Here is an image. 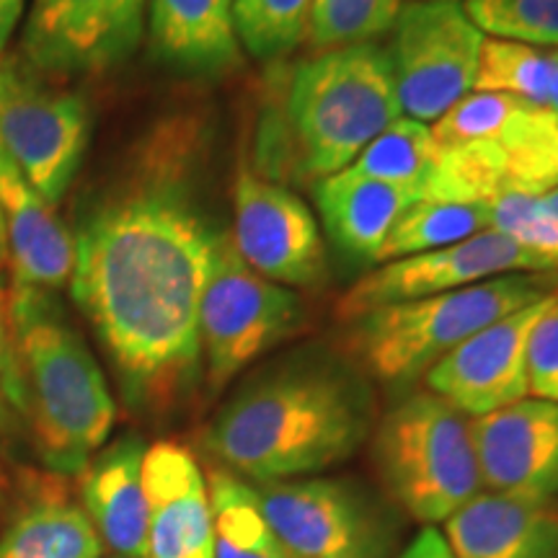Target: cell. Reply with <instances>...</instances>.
Masks as SVG:
<instances>
[{"instance_id": "cell-26", "label": "cell", "mask_w": 558, "mask_h": 558, "mask_svg": "<svg viewBox=\"0 0 558 558\" xmlns=\"http://www.w3.org/2000/svg\"><path fill=\"white\" fill-rule=\"evenodd\" d=\"M550 86H554V52L522 41L484 39L473 90H492L535 107H548Z\"/></svg>"}, {"instance_id": "cell-12", "label": "cell", "mask_w": 558, "mask_h": 558, "mask_svg": "<svg viewBox=\"0 0 558 558\" xmlns=\"http://www.w3.org/2000/svg\"><path fill=\"white\" fill-rule=\"evenodd\" d=\"M148 0H32L21 52L37 73H101L140 45Z\"/></svg>"}, {"instance_id": "cell-38", "label": "cell", "mask_w": 558, "mask_h": 558, "mask_svg": "<svg viewBox=\"0 0 558 558\" xmlns=\"http://www.w3.org/2000/svg\"><path fill=\"white\" fill-rule=\"evenodd\" d=\"M548 107L558 111V50H554V86H550Z\"/></svg>"}, {"instance_id": "cell-28", "label": "cell", "mask_w": 558, "mask_h": 558, "mask_svg": "<svg viewBox=\"0 0 558 558\" xmlns=\"http://www.w3.org/2000/svg\"><path fill=\"white\" fill-rule=\"evenodd\" d=\"M437 153L439 145L432 137L429 124L401 117L383 130L349 169L422 192Z\"/></svg>"}, {"instance_id": "cell-8", "label": "cell", "mask_w": 558, "mask_h": 558, "mask_svg": "<svg viewBox=\"0 0 558 558\" xmlns=\"http://www.w3.org/2000/svg\"><path fill=\"white\" fill-rule=\"evenodd\" d=\"M303 305L290 288L254 271L218 233L213 267L199 303V347L209 393H220L279 341L300 329Z\"/></svg>"}, {"instance_id": "cell-13", "label": "cell", "mask_w": 558, "mask_h": 558, "mask_svg": "<svg viewBox=\"0 0 558 558\" xmlns=\"http://www.w3.org/2000/svg\"><path fill=\"white\" fill-rule=\"evenodd\" d=\"M233 213L230 241L251 269L282 288L326 282V248L303 199L243 166L233 186Z\"/></svg>"}, {"instance_id": "cell-14", "label": "cell", "mask_w": 558, "mask_h": 558, "mask_svg": "<svg viewBox=\"0 0 558 558\" xmlns=\"http://www.w3.org/2000/svg\"><path fill=\"white\" fill-rule=\"evenodd\" d=\"M550 298L554 292L499 318L452 349L424 375L429 393L448 401L469 418L527 399V339Z\"/></svg>"}, {"instance_id": "cell-29", "label": "cell", "mask_w": 558, "mask_h": 558, "mask_svg": "<svg viewBox=\"0 0 558 558\" xmlns=\"http://www.w3.org/2000/svg\"><path fill=\"white\" fill-rule=\"evenodd\" d=\"M401 9V0H313L305 45L316 54L369 45L393 29Z\"/></svg>"}, {"instance_id": "cell-18", "label": "cell", "mask_w": 558, "mask_h": 558, "mask_svg": "<svg viewBox=\"0 0 558 558\" xmlns=\"http://www.w3.org/2000/svg\"><path fill=\"white\" fill-rule=\"evenodd\" d=\"M442 525L456 558H558V501L486 492Z\"/></svg>"}, {"instance_id": "cell-25", "label": "cell", "mask_w": 558, "mask_h": 558, "mask_svg": "<svg viewBox=\"0 0 558 558\" xmlns=\"http://www.w3.org/2000/svg\"><path fill=\"white\" fill-rule=\"evenodd\" d=\"M492 226V213L484 202L418 199L390 228L375 262H393L403 256L452 246Z\"/></svg>"}, {"instance_id": "cell-27", "label": "cell", "mask_w": 558, "mask_h": 558, "mask_svg": "<svg viewBox=\"0 0 558 558\" xmlns=\"http://www.w3.org/2000/svg\"><path fill=\"white\" fill-rule=\"evenodd\" d=\"M507 192L505 158L497 140L439 148L435 166L424 181L422 199L484 202L488 205L497 194Z\"/></svg>"}, {"instance_id": "cell-19", "label": "cell", "mask_w": 558, "mask_h": 558, "mask_svg": "<svg viewBox=\"0 0 558 558\" xmlns=\"http://www.w3.org/2000/svg\"><path fill=\"white\" fill-rule=\"evenodd\" d=\"M145 439L122 435L83 469V509L101 543L124 558H148V497L143 460Z\"/></svg>"}, {"instance_id": "cell-6", "label": "cell", "mask_w": 558, "mask_h": 558, "mask_svg": "<svg viewBox=\"0 0 558 558\" xmlns=\"http://www.w3.org/2000/svg\"><path fill=\"white\" fill-rule=\"evenodd\" d=\"M373 463L388 499L424 527L484 488L471 418L429 390L411 393L375 424Z\"/></svg>"}, {"instance_id": "cell-4", "label": "cell", "mask_w": 558, "mask_h": 558, "mask_svg": "<svg viewBox=\"0 0 558 558\" xmlns=\"http://www.w3.org/2000/svg\"><path fill=\"white\" fill-rule=\"evenodd\" d=\"M556 288L546 275H505L442 295L383 305L349 320V344L375 380L403 388L424 378L473 333L538 303Z\"/></svg>"}, {"instance_id": "cell-24", "label": "cell", "mask_w": 558, "mask_h": 558, "mask_svg": "<svg viewBox=\"0 0 558 558\" xmlns=\"http://www.w3.org/2000/svg\"><path fill=\"white\" fill-rule=\"evenodd\" d=\"M215 558H290L264 520L254 486L215 469L207 478Z\"/></svg>"}, {"instance_id": "cell-23", "label": "cell", "mask_w": 558, "mask_h": 558, "mask_svg": "<svg viewBox=\"0 0 558 558\" xmlns=\"http://www.w3.org/2000/svg\"><path fill=\"white\" fill-rule=\"evenodd\" d=\"M507 190L543 197L558 186V111L522 104L497 135Z\"/></svg>"}, {"instance_id": "cell-21", "label": "cell", "mask_w": 558, "mask_h": 558, "mask_svg": "<svg viewBox=\"0 0 558 558\" xmlns=\"http://www.w3.org/2000/svg\"><path fill=\"white\" fill-rule=\"evenodd\" d=\"M418 199V190L365 177L354 169L320 179L316 186V205L331 239L347 254L373 262L396 220Z\"/></svg>"}, {"instance_id": "cell-32", "label": "cell", "mask_w": 558, "mask_h": 558, "mask_svg": "<svg viewBox=\"0 0 558 558\" xmlns=\"http://www.w3.org/2000/svg\"><path fill=\"white\" fill-rule=\"evenodd\" d=\"M522 104L525 101L505 94L471 90L469 96L452 104L437 122L429 124L432 137L439 148H456V145L478 143V140H497Z\"/></svg>"}, {"instance_id": "cell-1", "label": "cell", "mask_w": 558, "mask_h": 558, "mask_svg": "<svg viewBox=\"0 0 558 558\" xmlns=\"http://www.w3.org/2000/svg\"><path fill=\"white\" fill-rule=\"evenodd\" d=\"M192 132L166 124L83 209L70 292L132 409L158 414L202 369L199 303L218 230L192 190Z\"/></svg>"}, {"instance_id": "cell-36", "label": "cell", "mask_w": 558, "mask_h": 558, "mask_svg": "<svg viewBox=\"0 0 558 558\" xmlns=\"http://www.w3.org/2000/svg\"><path fill=\"white\" fill-rule=\"evenodd\" d=\"M396 558H456L437 527H424Z\"/></svg>"}, {"instance_id": "cell-11", "label": "cell", "mask_w": 558, "mask_h": 558, "mask_svg": "<svg viewBox=\"0 0 558 558\" xmlns=\"http://www.w3.org/2000/svg\"><path fill=\"white\" fill-rule=\"evenodd\" d=\"M554 269L548 259L520 246L499 230L486 228L484 233L452 243V246L386 262L357 279L341 295L337 316L349 324L383 305L442 295V292L471 288L494 277L546 275Z\"/></svg>"}, {"instance_id": "cell-41", "label": "cell", "mask_w": 558, "mask_h": 558, "mask_svg": "<svg viewBox=\"0 0 558 558\" xmlns=\"http://www.w3.org/2000/svg\"><path fill=\"white\" fill-rule=\"evenodd\" d=\"M117 558H124V556H117Z\"/></svg>"}, {"instance_id": "cell-10", "label": "cell", "mask_w": 558, "mask_h": 558, "mask_svg": "<svg viewBox=\"0 0 558 558\" xmlns=\"http://www.w3.org/2000/svg\"><path fill=\"white\" fill-rule=\"evenodd\" d=\"M390 68L403 114L437 122L473 90L486 34L456 0H414L393 24Z\"/></svg>"}, {"instance_id": "cell-40", "label": "cell", "mask_w": 558, "mask_h": 558, "mask_svg": "<svg viewBox=\"0 0 558 558\" xmlns=\"http://www.w3.org/2000/svg\"><path fill=\"white\" fill-rule=\"evenodd\" d=\"M0 160H3V143H0ZM5 262V235H3V220H0V264Z\"/></svg>"}, {"instance_id": "cell-42", "label": "cell", "mask_w": 558, "mask_h": 558, "mask_svg": "<svg viewBox=\"0 0 558 558\" xmlns=\"http://www.w3.org/2000/svg\"><path fill=\"white\" fill-rule=\"evenodd\" d=\"M456 3H458V0H456Z\"/></svg>"}, {"instance_id": "cell-7", "label": "cell", "mask_w": 558, "mask_h": 558, "mask_svg": "<svg viewBox=\"0 0 558 558\" xmlns=\"http://www.w3.org/2000/svg\"><path fill=\"white\" fill-rule=\"evenodd\" d=\"M271 533L290 558H396L403 512L344 476H308L254 486Z\"/></svg>"}, {"instance_id": "cell-9", "label": "cell", "mask_w": 558, "mask_h": 558, "mask_svg": "<svg viewBox=\"0 0 558 558\" xmlns=\"http://www.w3.org/2000/svg\"><path fill=\"white\" fill-rule=\"evenodd\" d=\"M90 137L88 104L41 81L37 70L0 60V143L47 205L65 197Z\"/></svg>"}, {"instance_id": "cell-33", "label": "cell", "mask_w": 558, "mask_h": 558, "mask_svg": "<svg viewBox=\"0 0 558 558\" xmlns=\"http://www.w3.org/2000/svg\"><path fill=\"white\" fill-rule=\"evenodd\" d=\"M488 213H492L488 228L509 235L558 269V220L543 207L541 197L507 190L488 202Z\"/></svg>"}, {"instance_id": "cell-2", "label": "cell", "mask_w": 558, "mask_h": 558, "mask_svg": "<svg viewBox=\"0 0 558 558\" xmlns=\"http://www.w3.org/2000/svg\"><path fill=\"white\" fill-rule=\"evenodd\" d=\"M375 429L367 380L324 352L264 367L205 429V450L251 486L308 478L344 463Z\"/></svg>"}, {"instance_id": "cell-35", "label": "cell", "mask_w": 558, "mask_h": 558, "mask_svg": "<svg viewBox=\"0 0 558 558\" xmlns=\"http://www.w3.org/2000/svg\"><path fill=\"white\" fill-rule=\"evenodd\" d=\"M11 347H9V282L0 277V429L11 416Z\"/></svg>"}, {"instance_id": "cell-37", "label": "cell", "mask_w": 558, "mask_h": 558, "mask_svg": "<svg viewBox=\"0 0 558 558\" xmlns=\"http://www.w3.org/2000/svg\"><path fill=\"white\" fill-rule=\"evenodd\" d=\"M26 0H0V52L9 45L11 34L16 32Z\"/></svg>"}, {"instance_id": "cell-22", "label": "cell", "mask_w": 558, "mask_h": 558, "mask_svg": "<svg viewBox=\"0 0 558 558\" xmlns=\"http://www.w3.org/2000/svg\"><path fill=\"white\" fill-rule=\"evenodd\" d=\"M101 548L86 509L68 499L26 507L0 535V558H101Z\"/></svg>"}, {"instance_id": "cell-16", "label": "cell", "mask_w": 558, "mask_h": 558, "mask_svg": "<svg viewBox=\"0 0 558 558\" xmlns=\"http://www.w3.org/2000/svg\"><path fill=\"white\" fill-rule=\"evenodd\" d=\"M148 558H215L207 478L184 445L160 439L143 460Z\"/></svg>"}, {"instance_id": "cell-5", "label": "cell", "mask_w": 558, "mask_h": 558, "mask_svg": "<svg viewBox=\"0 0 558 558\" xmlns=\"http://www.w3.org/2000/svg\"><path fill=\"white\" fill-rule=\"evenodd\" d=\"M401 114L390 58L373 41L320 52L292 70L288 117L303 169L318 181L349 169Z\"/></svg>"}, {"instance_id": "cell-34", "label": "cell", "mask_w": 558, "mask_h": 558, "mask_svg": "<svg viewBox=\"0 0 558 558\" xmlns=\"http://www.w3.org/2000/svg\"><path fill=\"white\" fill-rule=\"evenodd\" d=\"M527 396L558 403V290L530 331Z\"/></svg>"}, {"instance_id": "cell-30", "label": "cell", "mask_w": 558, "mask_h": 558, "mask_svg": "<svg viewBox=\"0 0 558 558\" xmlns=\"http://www.w3.org/2000/svg\"><path fill=\"white\" fill-rule=\"evenodd\" d=\"M313 0H233L239 41L248 54L271 60L308 37Z\"/></svg>"}, {"instance_id": "cell-31", "label": "cell", "mask_w": 558, "mask_h": 558, "mask_svg": "<svg viewBox=\"0 0 558 558\" xmlns=\"http://www.w3.org/2000/svg\"><path fill=\"white\" fill-rule=\"evenodd\" d=\"M463 11L494 39L558 47V0H465Z\"/></svg>"}, {"instance_id": "cell-17", "label": "cell", "mask_w": 558, "mask_h": 558, "mask_svg": "<svg viewBox=\"0 0 558 558\" xmlns=\"http://www.w3.org/2000/svg\"><path fill=\"white\" fill-rule=\"evenodd\" d=\"M0 220L5 235V262H11V282L21 288L58 292L70 284L75 269V239L54 215L16 163L0 160Z\"/></svg>"}, {"instance_id": "cell-39", "label": "cell", "mask_w": 558, "mask_h": 558, "mask_svg": "<svg viewBox=\"0 0 558 558\" xmlns=\"http://www.w3.org/2000/svg\"><path fill=\"white\" fill-rule=\"evenodd\" d=\"M541 202H543V207H546L548 213L558 220V186H556V190H550V192L543 194Z\"/></svg>"}, {"instance_id": "cell-20", "label": "cell", "mask_w": 558, "mask_h": 558, "mask_svg": "<svg viewBox=\"0 0 558 558\" xmlns=\"http://www.w3.org/2000/svg\"><path fill=\"white\" fill-rule=\"evenodd\" d=\"M148 37L156 60L186 73L239 65L233 0H148Z\"/></svg>"}, {"instance_id": "cell-3", "label": "cell", "mask_w": 558, "mask_h": 558, "mask_svg": "<svg viewBox=\"0 0 558 558\" xmlns=\"http://www.w3.org/2000/svg\"><path fill=\"white\" fill-rule=\"evenodd\" d=\"M11 407L41 463L75 476L114 429L117 403L99 362L54 292L9 284Z\"/></svg>"}, {"instance_id": "cell-15", "label": "cell", "mask_w": 558, "mask_h": 558, "mask_svg": "<svg viewBox=\"0 0 558 558\" xmlns=\"http://www.w3.org/2000/svg\"><path fill=\"white\" fill-rule=\"evenodd\" d=\"M471 435L488 492L558 501V403L522 399L471 418Z\"/></svg>"}]
</instances>
